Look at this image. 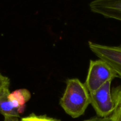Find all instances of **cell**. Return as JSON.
Listing matches in <instances>:
<instances>
[{
	"instance_id": "obj_1",
	"label": "cell",
	"mask_w": 121,
	"mask_h": 121,
	"mask_svg": "<svg viewBox=\"0 0 121 121\" xmlns=\"http://www.w3.org/2000/svg\"><path fill=\"white\" fill-rule=\"evenodd\" d=\"M91 104V95L85 83L77 78L66 81L65 92L60 105L67 114L73 118L82 115Z\"/></svg>"
},
{
	"instance_id": "obj_2",
	"label": "cell",
	"mask_w": 121,
	"mask_h": 121,
	"mask_svg": "<svg viewBox=\"0 0 121 121\" xmlns=\"http://www.w3.org/2000/svg\"><path fill=\"white\" fill-rule=\"evenodd\" d=\"M118 77L112 67L101 59L90 61L85 85L90 94L95 93L109 81Z\"/></svg>"
},
{
	"instance_id": "obj_3",
	"label": "cell",
	"mask_w": 121,
	"mask_h": 121,
	"mask_svg": "<svg viewBox=\"0 0 121 121\" xmlns=\"http://www.w3.org/2000/svg\"><path fill=\"white\" fill-rule=\"evenodd\" d=\"M111 82H108L95 93L90 94L91 104L100 118L111 116L117 108V96L114 91L111 92Z\"/></svg>"
},
{
	"instance_id": "obj_4",
	"label": "cell",
	"mask_w": 121,
	"mask_h": 121,
	"mask_svg": "<svg viewBox=\"0 0 121 121\" xmlns=\"http://www.w3.org/2000/svg\"><path fill=\"white\" fill-rule=\"evenodd\" d=\"M88 46L99 59L107 63L121 78V45L106 46L89 41Z\"/></svg>"
},
{
	"instance_id": "obj_5",
	"label": "cell",
	"mask_w": 121,
	"mask_h": 121,
	"mask_svg": "<svg viewBox=\"0 0 121 121\" xmlns=\"http://www.w3.org/2000/svg\"><path fill=\"white\" fill-rule=\"evenodd\" d=\"M89 8L93 13L121 21V0H93Z\"/></svg>"
},
{
	"instance_id": "obj_6",
	"label": "cell",
	"mask_w": 121,
	"mask_h": 121,
	"mask_svg": "<svg viewBox=\"0 0 121 121\" xmlns=\"http://www.w3.org/2000/svg\"><path fill=\"white\" fill-rule=\"evenodd\" d=\"M9 87L5 88L0 93V113L4 117H13L20 118V113L8 98Z\"/></svg>"
},
{
	"instance_id": "obj_7",
	"label": "cell",
	"mask_w": 121,
	"mask_h": 121,
	"mask_svg": "<svg viewBox=\"0 0 121 121\" xmlns=\"http://www.w3.org/2000/svg\"><path fill=\"white\" fill-rule=\"evenodd\" d=\"M8 98L21 114L24 111L26 104L30 99L31 93L26 89H20L9 93Z\"/></svg>"
},
{
	"instance_id": "obj_8",
	"label": "cell",
	"mask_w": 121,
	"mask_h": 121,
	"mask_svg": "<svg viewBox=\"0 0 121 121\" xmlns=\"http://www.w3.org/2000/svg\"><path fill=\"white\" fill-rule=\"evenodd\" d=\"M117 98V105L115 110L111 116L114 121H121V86L114 89Z\"/></svg>"
},
{
	"instance_id": "obj_9",
	"label": "cell",
	"mask_w": 121,
	"mask_h": 121,
	"mask_svg": "<svg viewBox=\"0 0 121 121\" xmlns=\"http://www.w3.org/2000/svg\"><path fill=\"white\" fill-rule=\"evenodd\" d=\"M24 121H60L59 119L47 117V115H37L31 113L28 117L22 118Z\"/></svg>"
},
{
	"instance_id": "obj_10",
	"label": "cell",
	"mask_w": 121,
	"mask_h": 121,
	"mask_svg": "<svg viewBox=\"0 0 121 121\" xmlns=\"http://www.w3.org/2000/svg\"><path fill=\"white\" fill-rule=\"evenodd\" d=\"M10 80L7 76L0 74V93L5 88L9 87Z\"/></svg>"
},
{
	"instance_id": "obj_11",
	"label": "cell",
	"mask_w": 121,
	"mask_h": 121,
	"mask_svg": "<svg viewBox=\"0 0 121 121\" xmlns=\"http://www.w3.org/2000/svg\"><path fill=\"white\" fill-rule=\"evenodd\" d=\"M85 121H114L113 119H112V117L110 116L109 117H106V118H100L99 117H93V118H91L89 119H87Z\"/></svg>"
},
{
	"instance_id": "obj_12",
	"label": "cell",
	"mask_w": 121,
	"mask_h": 121,
	"mask_svg": "<svg viewBox=\"0 0 121 121\" xmlns=\"http://www.w3.org/2000/svg\"><path fill=\"white\" fill-rule=\"evenodd\" d=\"M4 121H24V120L22 118H21L20 120H19L18 118H17V117H5Z\"/></svg>"
}]
</instances>
